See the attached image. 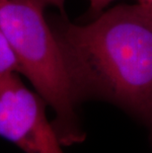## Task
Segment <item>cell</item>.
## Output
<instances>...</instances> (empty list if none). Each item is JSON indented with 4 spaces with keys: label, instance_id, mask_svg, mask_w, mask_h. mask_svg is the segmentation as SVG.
<instances>
[{
    "label": "cell",
    "instance_id": "6da1fadb",
    "mask_svg": "<svg viewBox=\"0 0 152 153\" xmlns=\"http://www.w3.org/2000/svg\"><path fill=\"white\" fill-rule=\"evenodd\" d=\"M56 37L80 101L98 98L149 117L152 10L117 5L87 24H65Z\"/></svg>",
    "mask_w": 152,
    "mask_h": 153
},
{
    "label": "cell",
    "instance_id": "277c9868",
    "mask_svg": "<svg viewBox=\"0 0 152 153\" xmlns=\"http://www.w3.org/2000/svg\"><path fill=\"white\" fill-rule=\"evenodd\" d=\"M18 72V63L11 44L0 27V76Z\"/></svg>",
    "mask_w": 152,
    "mask_h": 153
},
{
    "label": "cell",
    "instance_id": "7a4b0ae2",
    "mask_svg": "<svg viewBox=\"0 0 152 153\" xmlns=\"http://www.w3.org/2000/svg\"><path fill=\"white\" fill-rule=\"evenodd\" d=\"M36 0H0V27L11 44L18 72L53 111L51 123L63 145L85 138L76 108L80 102L56 35Z\"/></svg>",
    "mask_w": 152,
    "mask_h": 153
},
{
    "label": "cell",
    "instance_id": "52a82bcc",
    "mask_svg": "<svg viewBox=\"0 0 152 153\" xmlns=\"http://www.w3.org/2000/svg\"><path fill=\"white\" fill-rule=\"evenodd\" d=\"M136 1L137 3H139V4L143 5L148 9L152 10V0H136Z\"/></svg>",
    "mask_w": 152,
    "mask_h": 153
},
{
    "label": "cell",
    "instance_id": "ba28073f",
    "mask_svg": "<svg viewBox=\"0 0 152 153\" xmlns=\"http://www.w3.org/2000/svg\"><path fill=\"white\" fill-rule=\"evenodd\" d=\"M148 119H149V120H150V125H151V128H152V112L149 115V117H148Z\"/></svg>",
    "mask_w": 152,
    "mask_h": 153
},
{
    "label": "cell",
    "instance_id": "5b68a950",
    "mask_svg": "<svg viewBox=\"0 0 152 153\" xmlns=\"http://www.w3.org/2000/svg\"><path fill=\"white\" fill-rule=\"evenodd\" d=\"M114 0H89L90 8L93 12H101Z\"/></svg>",
    "mask_w": 152,
    "mask_h": 153
},
{
    "label": "cell",
    "instance_id": "3957f363",
    "mask_svg": "<svg viewBox=\"0 0 152 153\" xmlns=\"http://www.w3.org/2000/svg\"><path fill=\"white\" fill-rule=\"evenodd\" d=\"M46 107L16 72L0 76V136L25 153H64Z\"/></svg>",
    "mask_w": 152,
    "mask_h": 153
},
{
    "label": "cell",
    "instance_id": "8992f818",
    "mask_svg": "<svg viewBox=\"0 0 152 153\" xmlns=\"http://www.w3.org/2000/svg\"><path fill=\"white\" fill-rule=\"evenodd\" d=\"M36 1L42 3L44 6L53 5L54 7L60 9V10H63L64 4H65V0H36Z\"/></svg>",
    "mask_w": 152,
    "mask_h": 153
}]
</instances>
